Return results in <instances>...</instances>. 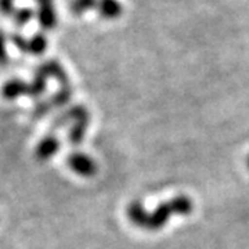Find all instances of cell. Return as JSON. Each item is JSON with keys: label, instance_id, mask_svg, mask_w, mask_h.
Segmentation results:
<instances>
[{"label": "cell", "instance_id": "cell-1", "mask_svg": "<svg viewBox=\"0 0 249 249\" xmlns=\"http://www.w3.org/2000/svg\"><path fill=\"white\" fill-rule=\"evenodd\" d=\"M37 21H39V25L43 28L45 31H50V29L55 28L57 22H58V17H57L55 9H54V3L39 6Z\"/></svg>", "mask_w": 249, "mask_h": 249}, {"label": "cell", "instance_id": "cell-4", "mask_svg": "<svg viewBox=\"0 0 249 249\" xmlns=\"http://www.w3.org/2000/svg\"><path fill=\"white\" fill-rule=\"evenodd\" d=\"M47 47V40H46L45 35L42 34H36L32 39L28 40V49L29 53L32 54H42Z\"/></svg>", "mask_w": 249, "mask_h": 249}, {"label": "cell", "instance_id": "cell-7", "mask_svg": "<svg viewBox=\"0 0 249 249\" xmlns=\"http://www.w3.org/2000/svg\"><path fill=\"white\" fill-rule=\"evenodd\" d=\"M11 42L16 45V47H18L22 53H29V49H28V40L24 37V36L18 35V34H14L11 36Z\"/></svg>", "mask_w": 249, "mask_h": 249}, {"label": "cell", "instance_id": "cell-3", "mask_svg": "<svg viewBox=\"0 0 249 249\" xmlns=\"http://www.w3.org/2000/svg\"><path fill=\"white\" fill-rule=\"evenodd\" d=\"M97 6L98 0H72L70 9L73 16H82L89 10L97 9Z\"/></svg>", "mask_w": 249, "mask_h": 249}, {"label": "cell", "instance_id": "cell-5", "mask_svg": "<svg viewBox=\"0 0 249 249\" xmlns=\"http://www.w3.org/2000/svg\"><path fill=\"white\" fill-rule=\"evenodd\" d=\"M34 16H35L34 10L29 9V7H22V9L16 10L14 14H13L14 24L18 25V27H24V25H27L28 22L34 18Z\"/></svg>", "mask_w": 249, "mask_h": 249}, {"label": "cell", "instance_id": "cell-6", "mask_svg": "<svg viewBox=\"0 0 249 249\" xmlns=\"http://www.w3.org/2000/svg\"><path fill=\"white\" fill-rule=\"evenodd\" d=\"M16 11V0H0V13L3 16H13Z\"/></svg>", "mask_w": 249, "mask_h": 249}, {"label": "cell", "instance_id": "cell-2", "mask_svg": "<svg viewBox=\"0 0 249 249\" xmlns=\"http://www.w3.org/2000/svg\"><path fill=\"white\" fill-rule=\"evenodd\" d=\"M100 16L106 19H115L122 14V4L118 0H98L97 6Z\"/></svg>", "mask_w": 249, "mask_h": 249}, {"label": "cell", "instance_id": "cell-8", "mask_svg": "<svg viewBox=\"0 0 249 249\" xmlns=\"http://www.w3.org/2000/svg\"><path fill=\"white\" fill-rule=\"evenodd\" d=\"M7 37L6 34L0 29V64L7 61V47H6Z\"/></svg>", "mask_w": 249, "mask_h": 249}, {"label": "cell", "instance_id": "cell-9", "mask_svg": "<svg viewBox=\"0 0 249 249\" xmlns=\"http://www.w3.org/2000/svg\"><path fill=\"white\" fill-rule=\"evenodd\" d=\"M37 6H42V4H49V3H53V0H35Z\"/></svg>", "mask_w": 249, "mask_h": 249}]
</instances>
